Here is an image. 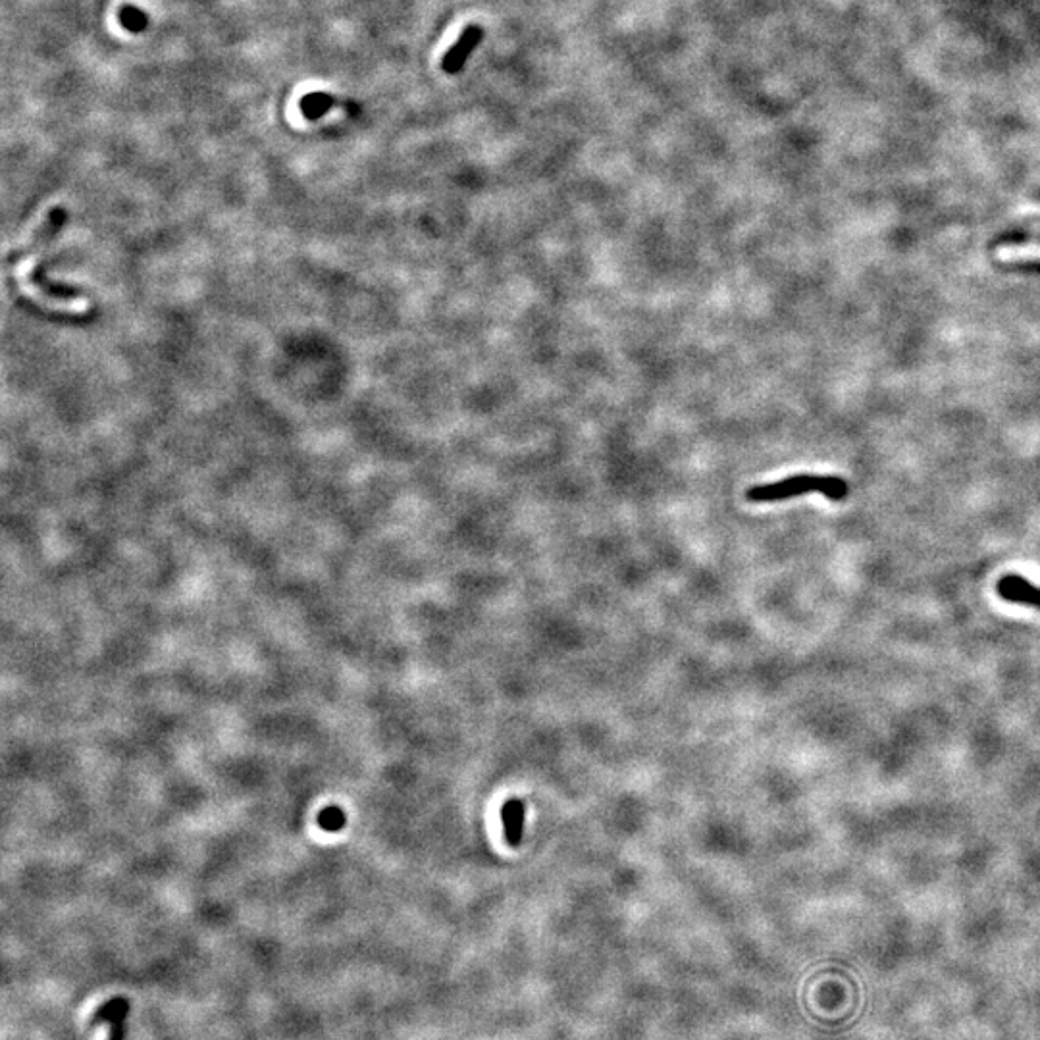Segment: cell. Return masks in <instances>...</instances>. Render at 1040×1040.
Segmentation results:
<instances>
[{"label": "cell", "instance_id": "obj_8", "mask_svg": "<svg viewBox=\"0 0 1040 1040\" xmlns=\"http://www.w3.org/2000/svg\"><path fill=\"white\" fill-rule=\"evenodd\" d=\"M120 24L131 33H143L149 27V16L145 10L128 4L120 10Z\"/></svg>", "mask_w": 1040, "mask_h": 1040}, {"label": "cell", "instance_id": "obj_2", "mask_svg": "<svg viewBox=\"0 0 1040 1040\" xmlns=\"http://www.w3.org/2000/svg\"><path fill=\"white\" fill-rule=\"evenodd\" d=\"M37 264V255L31 253L24 259L18 262V266L14 268V278H16V284L20 293L27 297L29 301H33L37 307L45 309V311L52 312H64V314H85L89 312V299L87 297H78V295H72V297H60V295H51L47 293L43 287L39 286L35 280H33V268Z\"/></svg>", "mask_w": 1040, "mask_h": 1040}, {"label": "cell", "instance_id": "obj_6", "mask_svg": "<svg viewBox=\"0 0 1040 1040\" xmlns=\"http://www.w3.org/2000/svg\"><path fill=\"white\" fill-rule=\"evenodd\" d=\"M128 1008H130V1004H128L126 998H116V1000L104 1004L103 1008H101V1010L97 1012V1015H95L93 1023H99V1021H106V1023H108V1021H110V1023L114 1025V1037H112V1040H122L124 1039L122 1023H124V1019H126Z\"/></svg>", "mask_w": 1040, "mask_h": 1040}, {"label": "cell", "instance_id": "obj_9", "mask_svg": "<svg viewBox=\"0 0 1040 1040\" xmlns=\"http://www.w3.org/2000/svg\"><path fill=\"white\" fill-rule=\"evenodd\" d=\"M1004 241H1012V243H1040V235H1014V237H1006Z\"/></svg>", "mask_w": 1040, "mask_h": 1040}, {"label": "cell", "instance_id": "obj_4", "mask_svg": "<svg viewBox=\"0 0 1040 1040\" xmlns=\"http://www.w3.org/2000/svg\"><path fill=\"white\" fill-rule=\"evenodd\" d=\"M996 594L1010 603L1035 607L1040 611V588L1031 584L1023 576H1017V574L1002 576L996 584Z\"/></svg>", "mask_w": 1040, "mask_h": 1040}, {"label": "cell", "instance_id": "obj_3", "mask_svg": "<svg viewBox=\"0 0 1040 1040\" xmlns=\"http://www.w3.org/2000/svg\"><path fill=\"white\" fill-rule=\"evenodd\" d=\"M484 37V29L480 26H468L461 37L455 41V45L451 47V51L447 52L443 56L442 70L449 76H455L459 74L465 64H467L468 56L474 52V49L478 47V43L482 41Z\"/></svg>", "mask_w": 1040, "mask_h": 1040}, {"label": "cell", "instance_id": "obj_5", "mask_svg": "<svg viewBox=\"0 0 1040 1040\" xmlns=\"http://www.w3.org/2000/svg\"><path fill=\"white\" fill-rule=\"evenodd\" d=\"M524 817H526V806L520 798H511L501 807V823L505 840L511 848H519L524 838Z\"/></svg>", "mask_w": 1040, "mask_h": 1040}, {"label": "cell", "instance_id": "obj_1", "mask_svg": "<svg viewBox=\"0 0 1040 1040\" xmlns=\"http://www.w3.org/2000/svg\"><path fill=\"white\" fill-rule=\"evenodd\" d=\"M819 492L831 501H844L848 497V484L840 476L831 474H796L786 480H780L775 484L755 486L748 490V501L752 503H773V501H784L798 495Z\"/></svg>", "mask_w": 1040, "mask_h": 1040}, {"label": "cell", "instance_id": "obj_7", "mask_svg": "<svg viewBox=\"0 0 1040 1040\" xmlns=\"http://www.w3.org/2000/svg\"><path fill=\"white\" fill-rule=\"evenodd\" d=\"M336 104V99L330 93L314 91L311 95H305L299 103V108L307 120H320L324 114H328Z\"/></svg>", "mask_w": 1040, "mask_h": 1040}]
</instances>
